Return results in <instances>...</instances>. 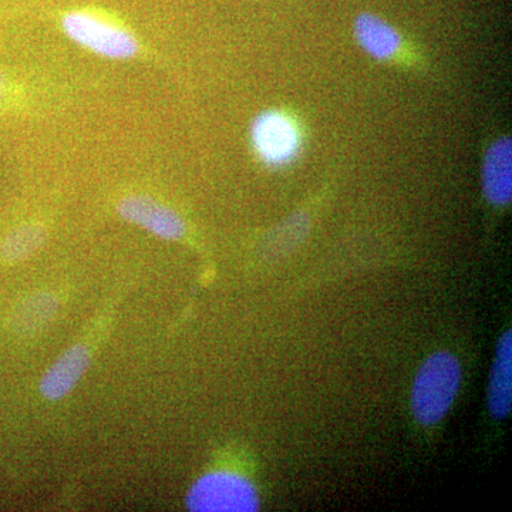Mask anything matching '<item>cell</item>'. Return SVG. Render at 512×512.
<instances>
[{"instance_id": "cell-12", "label": "cell", "mask_w": 512, "mask_h": 512, "mask_svg": "<svg viewBox=\"0 0 512 512\" xmlns=\"http://www.w3.org/2000/svg\"><path fill=\"white\" fill-rule=\"evenodd\" d=\"M6 93H8V84H6L3 74L0 73V106H2L3 101L6 99Z\"/></svg>"}, {"instance_id": "cell-7", "label": "cell", "mask_w": 512, "mask_h": 512, "mask_svg": "<svg viewBox=\"0 0 512 512\" xmlns=\"http://www.w3.org/2000/svg\"><path fill=\"white\" fill-rule=\"evenodd\" d=\"M483 192L494 207H505L512 198V141L501 137L493 141L484 154Z\"/></svg>"}, {"instance_id": "cell-5", "label": "cell", "mask_w": 512, "mask_h": 512, "mask_svg": "<svg viewBox=\"0 0 512 512\" xmlns=\"http://www.w3.org/2000/svg\"><path fill=\"white\" fill-rule=\"evenodd\" d=\"M117 212L124 221L164 241H178L187 232L184 218L174 208L148 195H127L117 205Z\"/></svg>"}, {"instance_id": "cell-8", "label": "cell", "mask_w": 512, "mask_h": 512, "mask_svg": "<svg viewBox=\"0 0 512 512\" xmlns=\"http://www.w3.org/2000/svg\"><path fill=\"white\" fill-rule=\"evenodd\" d=\"M487 404L495 420L507 419L512 410V335L507 330L495 346L488 379Z\"/></svg>"}, {"instance_id": "cell-6", "label": "cell", "mask_w": 512, "mask_h": 512, "mask_svg": "<svg viewBox=\"0 0 512 512\" xmlns=\"http://www.w3.org/2000/svg\"><path fill=\"white\" fill-rule=\"evenodd\" d=\"M92 362V353L84 345H73L64 350L52 363L39 383V392L49 402L66 399L82 382Z\"/></svg>"}, {"instance_id": "cell-4", "label": "cell", "mask_w": 512, "mask_h": 512, "mask_svg": "<svg viewBox=\"0 0 512 512\" xmlns=\"http://www.w3.org/2000/svg\"><path fill=\"white\" fill-rule=\"evenodd\" d=\"M64 35L94 55L111 60H128L137 55L138 43L133 33L111 20L87 12L73 10L62 19Z\"/></svg>"}, {"instance_id": "cell-9", "label": "cell", "mask_w": 512, "mask_h": 512, "mask_svg": "<svg viewBox=\"0 0 512 512\" xmlns=\"http://www.w3.org/2000/svg\"><path fill=\"white\" fill-rule=\"evenodd\" d=\"M353 33L363 52L379 62L392 60L402 50L403 39L399 30L373 13L357 16L353 23Z\"/></svg>"}, {"instance_id": "cell-11", "label": "cell", "mask_w": 512, "mask_h": 512, "mask_svg": "<svg viewBox=\"0 0 512 512\" xmlns=\"http://www.w3.org/2000/svg\"><path fill=\"white\" fill-rule=\"evenodd\" d=\"M46 229L36 222L22 224L6 235L0 245V256L6 264H19L26 261L43 247Z\"/></svg>"}, {"instance_id": "cell-3", "label": "cell", "mask_w": 512, "mask_h": 512, "mask_svg": "<svg viewBox=\"0 0 512 512\" xmlns=\"http://www.w3.org/2000/svg\"><path fill=\"white\" fill-rule=\"evenodd\" d=\"M249 140L256 158L265 167H288L301 154L303 136L298 121L284 110L261 111L252 120Z\"/></svg>"}, {"instance_id": "cell-2", "label": "cell", "mask_w": 512, "mask_h": 512, "mask_svg": "<svg viewBox=\"0 0 512 512\" xmlns=\"http://www.w3.org/2000/svg\"><path fill=\"white\" fill-rule=\"evenodd\" d=\"M259 505L256 485L232 470L201 474L185 495V507L191 512H255Z\"/></svg>"}, {"instance_id": "cell-10", "label": "cell", "mask_w": 512, "mask_h": 512, "mask_svg": "<svg viewBox=\"0 0 512 512\" xmlns=\"http://www.w3.org/2000/svg\"><path fill=\"white\" fill-rule=\"evenodd\" d=\"M59 306V299L53 293H33L20 302L10 315V329L18 335H35L52 323Z\"/></svg>"}, {"instance_id": "cell-1", "label": "cell", "mask_w": 512, "mask_h": 512, "mask_svg": "<svg viewBox=\"0 0 512 512\" xmlns=\"http://www.w3.org/2000/svg\"><path fill=\"white\" fill-rule=\"evenodd\" d=\"M463 384V366L454 353H433L421 363L412 386V413L421 426L439 424L450 412Z\"/></svg>"}]
</instances>
